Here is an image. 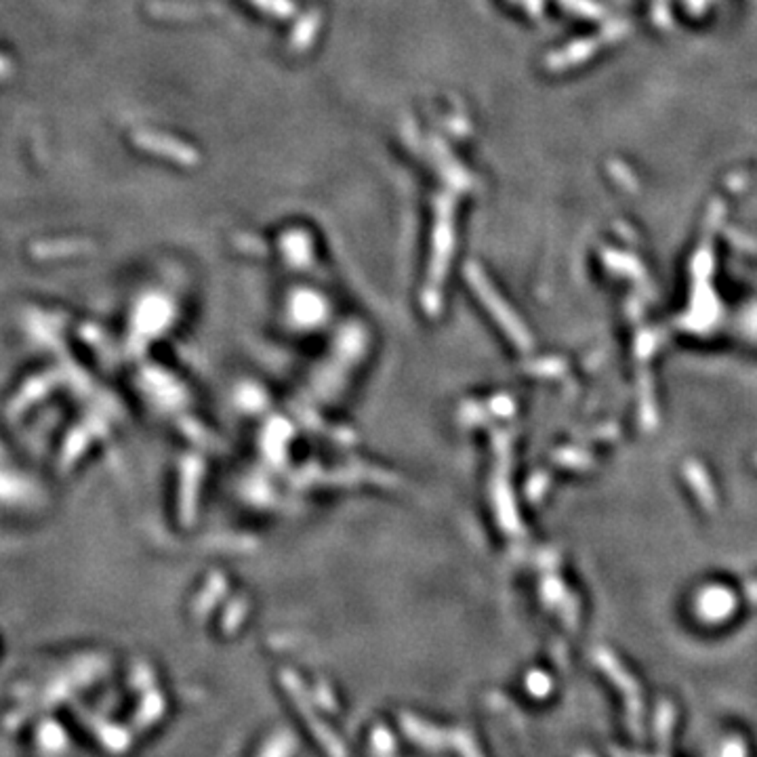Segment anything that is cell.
<instances>
[{
	"instance_id": "1",
	"label": "cell",
	"mask_w": 757,
	"mask_h": 757,
	"mask_svg": "<svg viewBox=\"0 0 757 757\" xmlns=\"http://www.w3.org/2000/svg\"><path fill=\"white\" fill-rule=\"evenodd\" d=\"M255 3L259 5L261 9L276 13V15H291L294 11V6L288 3V0H255Z\"/></svg>"
}]
</instances>
